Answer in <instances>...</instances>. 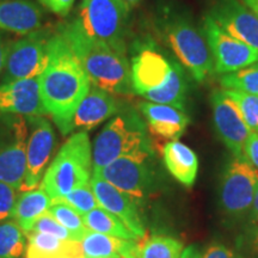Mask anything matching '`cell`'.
Listing matches in <instances>:
<instances>
[{
	"label": "cell",
	"mask_w": 258,
	"mask_h": 258,
	"mask_svg": "<svg viewBox=\"0 0 258 258\" xmlns=\"http://www.w3.org/2000/svg\"><path fill=\"white\" fill-rule=\"evenodd\" d=\"M129 6L124 0H83L74 21L89 36L127 56Z\"/></svg>",
	"instance_id": "obj_6"
},
{
	"label": "cell",
	"mask_w": 258,
	"mask_h": 258,
	"mask_svg": "<svg viewBox=\"0 0 258 258\" xmlns=\"http://www.w3.org/2000/svg\"><path fill=\"white\" fill-rule=\"evenodd\" d=\"M6 50H8V42L5 41L4 36H3V34L0 32V77H2L3 70H4Z\"/></svg>",
	"instance_id": "obj_38"
},
{
	"label": "cell",
	"mask_w": 258,
	"mask_h": 258,
	"mask_svg": "<svg viewBox=\"0 0 258 258\" xmlns=\"http://www.w3.org/2000/svg\"><path fill=\"white\" fill-rule=\"evenodd\" d=\"M202 31L212 51L214 71L219 74L234 72L258 62V50L228 35L209 15L202 21Z\"/></svg>",
	"instance_id": "obj_11"
},
{
	"label": "cell",
	"mask_w": 258,
	"mask_h": 258,
	"mask_svg": "<svg viewBox=\"0 0 258 258\" xmlns=\"http://www.w3.org/2000/svg\"><path fill=\"white\" fill-rule=\"evenodd\" d=\"M56 200H61V201L69 203L71 207L76 209L82 217L93 211L95 208L99 207V203L97 201V198L90 183L84 186H80V188L74 189L67 195H64L63 198Z\"/></svg>",
	"instance_id": "obj_32"
},
{
	"label": "cell",
	"mask_w": 258,
	"mask_h": 258,
	"mask_svg": "<svg viewBox=\"0 0 258 258\" xmlns=\"http://www.w3.org/2000/svg\"><path fill=\"white\" fill-rule=\"evenodd\" d=\"M92 176V148L89 134L78 132L69 138L47 167L40 186L51 201L89 184Z\"/></svg>",
	"instance_id": "obj_4"
},
{
	"label": "cell",
	"mask_w": 258,
	"mask_h": 258,
	"mask_svg": "<svg viewBox=\"0 0 258 258\" xmlns=\"http://www.w3.org/2000/svg\"><path fill=\"white\" fill-rule=\"evenodd\" d=\"M152 152L146 128L134 111L112 117L97 135L92 150V173H98L118 158Z\"/></svg>",
	"instance_id": "obj_5"
},
{
	"label": "cell",
	"mask_w": 258,
	"mask_h": 258,
	"mask_svg": "<svg viewBox=\"0 0 258 258\" xmlns=\"http://www.w3.org/2000/svg\"><path fill=\"white\" fill-rule=\"evenodd\" d=\"M38 80L46 114L61 134L72 133L74 112L88 95L91 80L59 32L51 35L48 63Z\"/></svg>",
	"instance_id": "obj_1"
},
{
	"label": "cell",
	"mask_w": 258,
	"mask_h": 258,
	"mask_svg": "<svg viewBox=\"0 0 258 258\" xmlns=\"http://www.w3.org/2000/svg\"><path fill=\"white\" fill-rule=\"evenodd\" d=\"M43 11L31 0H0V30L27 35L41 28Z\"/></svg>",
	"instance_id": "obj_20"
},
{
	"label": "cell",
	"mask_w": 258,
	"mask_h": 258,
	"mask_svg": "<svg viewBox=\"0 0 258 258\" xmlns=\"http://www.w3.org/2000/svg\"><path fill=\"white\" fill-rule=\"evenodd\" d=\"M201 258H235L233 251L222 244H213L205 251Z\"/></svg>",
	"instance_id": "obj_37"
},
{
	"label": "cell",
	"mask_w": 258,
	"mask_h": 258,
	"mask_svg": "<svg viewBox=\"0 0 258 258\" xmlns=\"http://www.w3.org/2000/svg\"><path fill=\"white\" fill-rule=\"evenodd\" d=\"M37 2L48 11L61 17H66L72 10L76 0H37Z\"/></svg>",
	"instance_id": "obj_35"
},
{
	"label": "cell",
	"mask_w": 258,
	"mask_h": 258,
	"mask_svg": "<svg viewBox=\"0 0 258 258\" xmlns=\"http://www.w3.org/2000/svg\"><path fill=\"white\" fill-rule=\"evenodd\" d=\"M172 61L164 55L153 41L145 40L135 43L129 62L134 93L144 97L163 85L169 78Z\"/></svg>",
	"instance_id": "obj_12"
},
{
	"label": "cell",
	"mask_w": 258,
	"mask_h": 258,
	"mask_svg": "<svg viewBox=\"0 0 258 258\" xmlns=\"http://www.w3.org/2000/svg\"><path fill=\"white\" fill-rule=\"evenodd\" d=\"M228 97L234 101L251 131L258 133V96L250 95L237 90H226Z\"/></svg>",
	"instance_id": "obj_31"
},
{
	"label": "cell",
	"mask_w": 258,
	"mask_h": 258,
	"mask_svg": "<svg viewBox=\"0 0 258 258\" xmlns=\"http://www.w3.org/2000/svg\"><path fill=\"white\" fill-rule=\"evenodd\" d=\"M121 102L110 92L91 84L88 95L84 97L74 112L72 132H88L121 110Z\"/></svg>",
	"instance_id": "obj_18"
},
{
	"label": "cell",
	"mask_w": 258,
	"mask_h": 258,
	"mask_svg": "<svg viewBox=\"0 0 258 258\" xmlns=\"http://www.w3.org/2000/svg\"><path fill=\"white\" fill-rule=\"evenodd\" d=\"M90 185L95 192L99 207L104 208L120 219L139 239L144 238L145 226L139 213V205L131 196L120 191L96 173H92Z\"/></svg>",
	"instance_id": "obj_16"
},
{
	"label": "cell",
	"mask_w": 258,
	"mask_h": 258,
	"mask_svg": "<svg viewBox=\"0 0 258 258\" xmlns=\"http://www.w3.org/2000/svg\"><path fill=\"white\" fill-rule=\"evenodd\" d=\"M183 244L169 235H152L140 245L141 258H179Z\"/></svg>",
	"instance_id": "obj_30"
},
{
	"label": "cell",
	"mask_w": 258,
	"mask_h": 258,
	"mask_svg": "<svg viewBox=\"0 0 258 258\" xmlns=\"http://www.w3.org/2000/svg\"><path fill=\"white\" fill-rule=\"evenodd\" d=\"M29 232H42V233L51 234L63 240H74L73 235L70 233V231L66 230L60 222H57L48 212L38 217L36 220L32 221L25 228L24 233H29Z\"/></svg>",
	"instance_id": "obj_33"
},
{
	"label": "cell",
	"mask_w": 258,
	"mask_h": 258,
	"mask_svg": "<svg viewBox=\"0 0 258 258\" xmlns=\"http://www.w3.org/2000/svg\"><path fill=\"white\" fill-rule=\"evenodd\" d=\"M27 250V234L16 221L0 224V258H22Z\"/></svg>",
	"instance_id": "obj_27"
},
{
	"label": "cell",
	"mask_w": 258,
	"mask_h": 258,
	"mask_svg": "<svg viewBox=\"0 0 258 258\" xmlns=\"http://www.w3.org/2000/svg\"><path fill=\"white\" fill-rule=\"evenodd\" d=\"M51 199L41 186L23 191L17 199L12 219L25 230L32 221L49 211Z\"/></svg>",
	"instance_id": "obj_25"
},
{
	"label": "cell",
	"mask_w": 258,
	"mask_h": 258,
	"mask_svg": "<svg viewBox=\"0 0 258 258\" xmlns=\"http://www.w3.org/2000/svg\"><path fill=\"white\" fill-rule=\"evenodd\" d=\"M0 128V180L21 190L27 173L28 122L10 115Z\"/></svg>",
	"instance_id": "obj_8"
},
{
	"label": "cell",
	"mask_w": 258,
	"mask_h": 258,
	"mask_svg": "<svg viewBox=\"0 0 258 258\" xmlns=\"http://www.w3.org/2000/svg\"><path fill=\"white\" fill-rule=\"evenodd\" d=\"M48 213L66 230L70 231L76 241H82L85 234L90 231L84 224L82 215L73 207H71L69 203L61 200H53Z\"/></svg>",
	"instance_id": "obj_28"
},
{
	"label": "cell",
	"mask_w": 258,
	"mask_h": 258,
	"mask_svg": "<svg viewBox=\"0 0 258 258\" xmlns=\"http://www.w3.org/2000/svg\"><path fill=\"white\" fill-rule=\"evenodd\" d=\"M83 220L86 227L92 232H98V233L121 238V239H139L133 232L129 231V228L120 219L102 207L95 208L86 215H84Z\"/></svg>",
	"instance_id": "obj_26"
},
{
	"label": "cell",
	"mask_w": 258,
	"mask_h": 258,
	"mask_svg": "<svg viewBox=\"0 0 258 258\" xmlns=\"http://www.w3.org/2000/svg\"><path fill=\"white\" fill-rule=\"evenodd\" d=\"M243 2L245 5L249 6V8L252 10L254 14L258 16V0H243Z\"/></svg>",
	"instance_id": "obj_42"
},
{
	"label": "cell",
	"mask_w": 258,
	"mask_h": 258,
	"mask_svg": "<svg viewBox=\"0 0 258 258\" xmlns=\"http://www.w3.org/2000/svg\"><path fill=\"white\" fill-rule=\"evenodd\" d=\"M59 258H85V257H84L83 249L80 247L78 250H74V251H71L69 253H64Z\"/></svg>",
	"instance_id": "obj_41"
},
{
	"label": "cell",
	"mask_w": 258,
	"mask_h": 258,
	"mask_svg": "<svg viewBox=\"0 0 258 258\" xmlns=\"http://www.w3.org/2000/svg\"><path fill=\"white\" fill-rule=\"evenodd\" d=\"M258 171L245 158H234L226 166L220 185V203L231 217H241L252 207Z\"/></svg>",
	"instance_id": "obj_10"
},
{
	"label": "cell",
	"mask_w": 258,
	"mask_h": 258,
	"mask_svg": "<svg viewBox=\"0 0 258 258\" xmlns=\"http://www.w3.org/2000/svg\"><path fill=\"white\" fill-rule=\"evenodd\" d=\"M85 258H131L140 251L137 240L121 239L89 231L80 241Z\"/></svg>",
	"instance_id": "obj_21"
},
{
	"label": "cell",
	"mask_w": 258,
	"mask_h": 258,
	"mask_svg": "<svg viewBox=\"0 0 258 258\" xmlns=\"http://www.w3.org/2000/svg\"><path fill=\"white\" fill-rule=\"evenodd\" d=\"M211 104L213 122L221 141L234 158H245L244 146L252 131L245 122L238 105L225 90H214L211 93Z\"/></svg>",
	"instance_id": "obj_13"
},
{
	"label": "cell",
	"mask_w": 258,
	"mask_h": 258,
	"mask_svg": "<svg viewBox=\"0 0 258 258\" xmlns=\"http://www.w3.org/2000/svg\"><path fill=\"white\" fill-rule=\"evenodd\" d=\"M14 186L0 180V224L12 218L17 202V195Z\"/></svg>",
	"instance_id": "obj_34"
},
{
	"label": "cell",
	"mask_w": 258,
	"mask_h": 258,
	"mask_svg": "<svg viewBox=\"0 0 258 258\" xmlns=\"http://www.w3.org/2000/svg\"><path fill=\"white\" fill-rule=\"evenodd\" d=\"M201 252L198 249L196 245H190V246L185 247L184 250L182 251V254H180L179 258H201Z\"/></svg>",
	"instance_id": "obj_39"
},
{
	"label": "cell",
	"mask_w": 258,
	"mask_h": 258,
	"mask_svg": "<svg viewBox=\"0 0 258 258\" xmlns=\"http://www.w3.org/2000/svg\"><path fill=\"white\" fill-rule=\"evenodd\" d=\"M220 84L226 90H237L258 96V62L234 72L221 74Z\"/></svg>",
	"instance_id": "obj_29"
},
{
	"label": "cell",
	"mask_w": 258,
	"mask_h": 258,
	"mask_svg": "<svg viewBox=\"0 0 258 258\" xmlns=\"http://www.w3.org/2000/svg\"><path fill=\"white\" fill-rule=\"evenodd\" d=\"M244 157L258 171V133L250 134L244 146Z\"/></svg>",
	"instance_id": "obj_36"
},
{
	"label": "cell",
	"mask_w": 258,
	"mask_h": 258,
	"mask_svg": "<svg viewBox=\"0 0 258 258\" xmlns=\"http://www.w3.org/2000/svg\"><path fill=\"white\" fill-rule=\"evenodd\" d=\"M251 211H252L253 221L256 222L257 226H258V184L256 186V190H254L253 202H252V207H251Z\"/></svg>",
	"instance_id": "obj_40"
},
{
	"label": "cell",
	"mask_w": 258,
	"mask_h": 258,
	"mask_svg": "<svg viewBox=\"0 0 258 258\" xmlns=\"http://www.w3.org/2000/svg\"><path fill=\"white\" fill-rule=\"evenodd\" d=\"M219 27L258 50V16L239 0H214L208 14Z\"/></svg>",
	"instance_id": "obj_15"
},
{
	"label": "cell",
	"mask_w": 258,
	"mask_h": 258,
	"mask_svg": "<svg viewBox=\"0 0 258 258\" xmlns=\"http://www.w3.org/2000/svg\"><path fill=\"white\" fill-rule=\"evenodd\" d=\"M131 258H141V256H140V251H138L137 253H134L133 256H132Z\"/></svg>",
	"instance_id": "obj_44"
},
{
	"label": "cell",
	"mask_w": 258,
	"mask_h": 258,
	"mask_svg": "<svg viewBox=\"0 0 258 258\" xmlns=\"http://www.w3.org/2000/svg\"><path fill=\"white\" fill-rule=\"evenodd\" d=\"M50 37L49 32L38 29L9 42L0 84L38 78L48 63Z\"/></svg>",
	"instance_id": "obj_7"
},
{
	"label": "cell",
	"mask_w": 258,
	"mask_h": 258,
	"mask_svg": "<svg viewBox=\"0 0 258 258\" xmlns=\"http://www.w3.org/2000/svg\"><path fill=\"white\" fill-rule=\"evenodd\" d=\"M124 2H127L129 5L131 6H133V5H137V4H139V3L141 2V0H124Z\"/></svg>",
	"instance_id": "obj_43"
},
{
	"label": "cell",
	"mask_w": 258,
	"mask_h": 258,
	"mask_svg": "<svg viewBox=\"0 0 258 258\" xmlns=\"http://www.w3.org/2000/svg\"><path fill=\"white\" fill-rule=\"evenodd\" d=\"M139 109L144 115L151 133L164 140H178L189 125L190 118L186 112L173 106L143 102L139 104Z\"/></svg>",
	"instance_id": "obj_19"
},
{
	"label": "cell",
	"mask_w": 258,
	"mask_h": 258,
	"mask_svg": "<svg viewBox=\"0 0 258 258\" xmlns=\"http://www.w3.org/2000/svg\"><path fill=\"white\" fill-rule=\"evenodd\" d=\"M56 32L62 36L82 63L91 84L112 95L134 93L127 56L89 36L74 19L57 25Z\"/></svg>",
	"instance_id": "obj_2"
},
{
	"label": "cell",
	"mask_w": 258,
	"mask_h": 258,
	"mask_svg": "<svg viewBox=\"0 0 258 258\" xmlns=\"http://www.w3.org/2000/svg\"><path fill=\"white\" fill-rule=\"evenodd\" d=\"M151 154L152 152H141L118 158L103 167L96 175L101 176L140 205L153 188V171L150 164Z\"/></svg>",
	"instance_id": "obj_9"
},
{
	"label": "cell",
	"mask_w": 258,
	"mask_h": 258,
	"mask_svg": "<svg viewBox=\"0 0 258 258\" xmlns=\"http://www.w3.org/2000/svg\"><path fill=\"white\" fill-rule=\"evenodd\" d=\"M148 102L166 104L185 112L188 104V80L183 66L177 60L172 61L169 78L159 88L144 95Z\"/></svg>",
	"instance_id": "obj_23"
},
{
	"label": "cell",
	"mask_w": 258,
	"mask_h": 258,
	"mask_svg": "<svg viewBox=\"0 0 258 258\" xmlns=\"http://www.w3.org/2000/svg\"><path fill=\"white\" fill-rule=\"evenodd\" d=\"M27 122L30 125V134L27 145V173L21 191L36 189L41 184L55 147V133L47 118L30 116Z\"/></svg>",
	"instance_id": "obj_14"
},
{
	"label": "cell",
	"mask_w": 258,
	"mask_h": 258,
	"mask_svg": "<svg viewBox=\"0 0 258 258\" xmlns=\"http://www.w3.org/2000/svg\"><path fill=\"white\" fill-rule=\"evenodd\" d=\"M25 234L28 240L25 258H59L82 247L80 241L63 240L42 232H29Z\"/></svg>",
	"instance_id": "obj_24"
},
{
	"label": "cell",
	"mask_w": 258,
	"mask_h": 258,
	"mask_svg": "<svg viewBox=\"0 0 258 258\" xmlns=\"http://www.w3.org/2000/svg\"><path fill=\"white\" fill-rule=\"evenodd\" d=\"M0 114L27 117L46 115L38 78L0 84Z\"/></svg>",
	"instance_id": "obj_17"
},
{
	"label": "cell",
	"mask_w": 258,
	"mask_h": 258,
	"mask_svg": "<svg viewBox=\"0 0 258 258\" xmlns=\"http://www.w3.org/2000/svg\"><path fill=\"white\" fill-rule=\"evenodd\" d=\"M166 169L180 184L192 186L199 171V159L191 148L178 140L169 141L163 150Z\"/></svg>",
	"instance_id": "obj_22"
},
{
	"label": "cell",
	"mask_w": 258,
	"mask_h": 258,
	"mask_svg": "<svg viewBox=\"0 0 258 258\" xmlns=\"http://www.w3.org/2000/svg\"><path fill=\"white\" fill-rule=\"evenodd\" d=\"M158 29L177 61L189 71L196 82H205L213 74L214 62L207 40L188 15L169 10L159 19Z\"/></svg>",
	"instance_id": "obj_3"
}]
</instances>
